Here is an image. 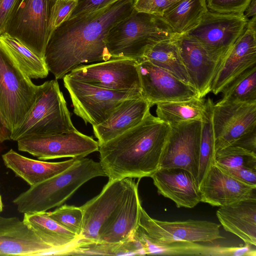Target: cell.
<instances>
[{"instance_id":"6da1fadb","label":"cell","mask_w":256,"mask_h":256,"mask_svg":"<svg viewBox=\"0 0 256 256\" xmlns=\"http://www.w3.org/2000/svg\"><path fill=\"white\" fill-rule=\"evenodd\" d=\"M134 0H118L100 9L62 22L52 33L44 60L56 80L84 63L111 58L106 48L110 30L134 10Z\"/></svg>"},{"instance_id":"7a4b0ae2","label":"cell","mask_w":256,"mask_h":256,"mask_svg":"<svg viewBox=\"0 0 256 256\" xmlns=\"http://www.w3.org/2000/svg\"><path fill=\"white\" fill-rule=\"evenodd\" d=\"M170 126L148 112L136 126L99 145L108 180L150 177L160 168Z\"/></svg>"},{"instance_id":"3957f363","label":"cell","mask_w":256,"mask_h":256,"mask_svg":"<svg viewBox=\"0 0 256 256\" xmlns=\"http://www.w3.org/2000/svg\"><path fill=\"white\" fill-rule=\"evenodd\" d=\"M98 176H106L100 162L85 157L78 158L62 172L30 186L13 203L22 214L46 212L60 206L83 184Z\"/></svg>"},{"instance_id":"277c9868","label":"cell","mask_w":256,"mask_h":256,"mask_svg":"<svg viewBox=\"0 0 256 256\" xmlns=\"http://www.w3.org/2000/svg\"><path fill=\"white\" fill-rule=\"evenodd\" d=\"M175 34L160 16L134 9L110 30L106 48L111 58H130L138 62L150 46L172 38Z\"/></svg>"},{"instance_id":"5b68a950","label":"cell","mask_w":256,"mask_h":256,"mask_svg":"<svg viewBox=\"0 0 256 256\" xmlns=\"http://www.w3.org/2000/svg\"><path fill=\"white\" fill-rule=\"evenodd\" d=\"M56 80L38 86L34 102L19 127L10 134L14 141L32 136L76 130Z\"/></svg>"},{"instance_id":"8992f818","label":"cell","mask_w":256,"mask_h":256,"mask_svg":"<svg viewBox=\"0 0 256 256\" xmlns=\"http://www.w3.org/2000/svg\"><path fill=\"white\" fill-rule=\"evenodd\" d=\"M220 225L205 220L162 221L151 218L141 206L137 226L132 236L144 254L150 246L179 242H214L224 238Z\"/></svg>"},{"instance_id":"52a82bcc","label":"cell","mask_w":256,"mask_h":256,"mask_svg":"<svg viewBox=\"0 0 256 256\" xmlns=\"http://www.w3.org/2000/svg\"><path fill=\"white\" fill-rule=\"evenodd\" d=\"M38 88L0 46V112L10 133L30 110Z\"/></svg>"},{"instance_id":"ba28073f","label":"cell","mask_w":256,"mask_h":256,"mask_svg":"<svg viewBox=\"0 0 256 256\" xmlns=\"http://www.w3.org/2000/svg\"><path fill=\"white\" fill-rule=\"evenodd\" d=\"M74 113L86 124L92 126L106 120L124 100L142 97L140 90L122 91L101 88L84 82L68 74L64 78Z\"/></svg>"},{"instance_id":"9c48e42d","label":"cell","mask_w":256,"mask_h":256,"mask_svg":"<svg viewBox=\"0 0 256 256\" xmlns=\"http://www.w3.org/2000/svg\"><path fill=\"white\" fill-rule=\"evenodd\" d=\"M55 0H16L6 32L44 60L48 22Z\"/></svg>"},{"instance_id":"30bf717a","label":"cell","mask_w":256,"mask_h":256,"mask_svg":"<svg viewBox=\"0 0 256 256\" xmlns=\"http://www.w3.org/2000/svg\"><path fill=\"white\" fill-rule=\"evenodd\" d=\"M132 180H108L98 196L80 206L83 212V222L78 242L100 241L122 204Z\"/></svg>"},{"instance_id":"8fae6325","label":"cell","mask_w":256,"mask_h":256,"mask_svg":"<svg viewBox=\"0 0 256 256\" xmlns=\"http://www.w3.org/2000/svg\"><path fill=\"white\" fill-rule=\"evenodd\" d=\"M248 20L244 14L208 10L198 24L186 34L196 39L220 63L244 30Z\"/></svg>"},{"instance_id":"7c38bea8","label":"cell","mask_w":256,"mask_h":256,"mask_svg":"<svg viewBox=\"0 0 256 256\" xmlns=\"http://www.w3.org/2000/svg\"><path fill=\"white\" fill-rule=\"evenodd\" d=\"M16 142L18 150L28 152L40 160L84 158L99 150L98 142L78 130L30 136Z\"/></svg>"},{"instance_id":"4fadbf2b","label":"cell","mask_w":256,"mask_h":256,"mask_svg":"<svg viewBox=\"0 0 256 256\" xmlns=\"http://www.w3.org/2000/svg\"><path fill=\"white\" fill-rule=\"evenodd\" d=\"M68 74L84 82L107 89L141 92L138 62L132 59L111 58L90 64H81Z\"/></svg>"},{"instance_id":"5bb4252c","label":"cell","mask_w":256,"mask_h":256,"mask_svg":"<svg viewBox=\"0 0 256 256\" xmlns=\"http://www.w3.org/2000/svg\"><path fill=\"white\" fill-rule=\"evenodd\" d=\"M201 128L200 120H191L170 127L159 168H184L190 172L196 180Z\"/></svg>"},{"instance_id":"9a60e30c","label":"cell","mask_w":256,"mask_h":256,"mask_svg":"<svg viewBox=\"0 0 256 256\" xmlns=\"http://www.w3.org/2000/svg\"><path fill=\"white\" fill-rule=\"evenodd\" d=\"M138 66L142 96L150 107L160 102L200 98L192 86L148 60L138 61Z\"/></svg>"},{"instance_id":"2e32d148","label":"cell","mask_w":256,"mask_h":256,"mask_svg":"<svg viewBox=\"0 0 256 256\" xmlns=\"http://www.w3.org/2000/svg\"><path fill=\"white\" fill-rule=\"evenodd\" d=\"M256 63V16L248 19L240 36L220 63L212 81L211 92L215 95L236 77Z\"/></svg>"},{"instance_id":"e0dca14e","label":"cell","mask_w":256,"mask_h":256,"mask_svg":"<svg viewBox=\"0 0 256 256\" xmlns=\"http://www.w3.org/2000/svg\"><path fill=\"white\" fill-rule=\"evenodd\" d=\"M212 124L216 152L256 129V104L218 102L213 106Z\"/></svg>"},{"instance_id":"ac0fdd59","label":"cell","mask_w":256,"mask_h":256,"mask_svg":"<svg viewBox=\"0 0 256 256\" xmlns=\"http://www.w3.org/2000/svg\"><path fill=\"white\" fill-rule=\"evenodd\" d=\"M174 40L188 73L190 84L203 98L210 92L220 62L196 39L187 34H176Z\"/></svg>"},{"instance_id":"d6986e66","label":"cell","mask_w":256,"mask_h":256,"mask_svg":"<svg viewBox=\"0 0 256 256\" xmlns=\"http://www.w3.org/2000/svg\"><path fill=\"white\" fill-rule=\"evenodd\" d=\"M0 254L2 256H56L57 251L18 218L0 216Z\"/></svg>"},{"instance_id":"ffe728a7","label":"cell","mask_w":256,"mask_h":256,"mask_svg":"<svg viewBox=\"0 0 256 256\" xmlns=\"http://www.w3.org/2000/svg\"><path fill=\"white\" fill-rule=\"evenodd\" d=\"M199 188L200 202L212 206L220 207L256 198V187L236 179L216 164L210 168Z\"/></svg>"},{"instance_id":"44dd1931","label":"cell","mask_w":256,"mask_h":256,"mask_svg":"<svg viewBox=\"0 0 256 256\" xmlns=\"http://www.w3.org/2000/svg\"><path fill=\"white\" fill-rule=\"evenodd\" d=\"M150 178L158 192L172 200L178 208H193L201 201L197 181L186 170L159 168Z\"/></svg>"},{"instance_id":"7402d4cb","label":"cell","mask_w":256,"mask_h":256,"mask_svg":"<svg viewBox=\"0 0 256 256\" xmlns=\"http://www.w3.org/2000/svg\"><path fill=\"white\" fill-rule=\"evenodd\" d=\"M150 108L149 102L142 97L124 100L106 120L92 126L99 145L138 125L150 112Z\"/></svg>"},{"instance_id":"603a6c76","label":"cell","mask_w":256,"mask_h":256,"mask_svg":"<svg viewBox=\"0 0 256 256\" xmlns=\"http://www.w3.org/2000/svg\"><path fill=\"white\" fill-rule=\"evenodd\" d=\"M216 215L220 226L246 244L256 246V198L220 206Z\"/></svg>"},{"instance_id":"cb8c5ba5","label":"cell","mask_w":256,"mask_h":256,"mask_svg":"<svg viewBox=\"0 0 256 256\" xmlns=\"http://www.w3.org/2000/svg\"><path fill=\"white\" fill-rule=\"evenodd\" d=\"M138 184L131 180L124 200L116 216L106 228L98 242L114 244L132 238L139 219L142 206Z\"/></svg>"},{"instance_id":"d4e9b609","label":"cell","mask_w":256,"mask_h":256,"mask_svg":"<svg viewBox=\"0 0 256 256\" xmlns=\"http://www.w3.org/2000/svg\"><path fill=\"white\" fill-rule=\"evenodd\" d=\"M5 166L30 186L44 181L71 166L78 158L60 162H48L24 156L12 149L2 155Z\"/></svg>"},{"instance_id":"484cf974","label":"cell","mask_w":256,"mask_h":256,"mask_svg":"<svg viewBox=\"0 0 256 256\" xmlns=\"http://www.w3.org/2000/svg\"><path fill=\"white\" fill-rule=\"evenodd\" d=\"M23 222L44 242L66 255L80 240V236L50 218L46 212L24 214Z\"/></svg>"},{"instance_id":"4316f807","label":"cell","mask_w":256,"mask_h":256,"mask_svg":"<svg viewBox=\"0 0 256 256\" xmlns=\"http://www.w3.org/2000/svg\"><path fill=\"white\" fill-rule=\"evenodd\" d=\"M208 10L206 0H180L160 17L176 34H182L196 26Z\"/></svg>"},{"instance_id":"83f0119b","label":"cell","mask_w":256,"mask_h":256,"mask_svg":"<svg viewBox=\"0 0 256 256\" xmlns=\"http://www.w3.org/2000/svg\"><path fill=\"white\" fill-rule=\"evenodd\" d=\"M0 46L30 79L43 78L48 74L44 60L19 40L6 32L0 36Z\"/></svg>"},{"instance_id":"f1b7e54d","label":"cell","mask_w":256,"mask_h":256,"mask_svg":"<svg viewBox=\"0 0 256 256\" xmlns=\"http://www.w3.org/2000/svg\"><path fill=\"white\" fill-rule=\"evenodd\" d=\"M174 38L160 41L150 46L142 60H148L190 86Z\"/></svg>"},{"instance_id":"f546056e","label":"cell","mask_w":256,"mask_h":256,"mask_svg":"<svg viewBox=\"0 0 256 256\" xmlns=\"http://www.w3.org/2000/svg\"><path fill=\"white\" fill-rule=\"evenodd\" d=\"M206 110V100L202 98L156 104L157 117L170 127L191 120L202 121Z\"/></svg>"},{"instance_id":"4dcf8cb0","label":"cell","mask_w":256,"mask_h":256,"mask_svg":"<svg viewBox=\"0 0 256 256\" xmlns=\"http://www.w3.org/2000/svg\"><path fill=\"white\" fill-rule=\"evenodd\" d=\"M206 110L202 120L200 160L197 182L200 187L210 168L215 164V138L212 124L214 103L210 98L206 100Z\"/></svg>"},{"instance_id":"1f68e13d","label":"cell","mask_w":256,"mask_h":256,"mask_svg":"<svg viewBox=\"0 0 256 256\" xmlns=\"http://www.w3.org/2000/svg\"><path fill=\"white\" fill-rule=\"evenodd\" d=\"M222 92L220 102L256 104V66L236 77Z\"/></svg>"},{"instance_id":"d6a6232c","label":"cell","mask_w":256,"mask_h":256,"mask_svg":"<svg viewBox=\"0 0 256 256\" xmlns=\"http://www.w3.org/2000/svg\"><path fill=\"white\" fill-rule=\"evenodd\" d=\"M142 255L141 245L133 238L119 243L80 242L74 246L66 255Z\"/></svg>"},{"instance_id":"836d02e7","label":"cell","mask_w":256,"mask_h":256,"mask_svg":"<svg viewBox=\"0 0 256 256\" xmlns=\"http://www.w3.org/2000/svg\"><path fill=\"white\" fill-rule=\"evenodd\" d=\"M225 247L210 246L197 242H179L168 244L154 246L146 250V254L225 256Z\"/></svg>"},{"instance_id":"e575fe53","label":"cell","mask_w":256,"mask_h":256,"mask_svg":"<svg viewBox=\"0 0 256 256\" xmlns=\"http://www.w3.org/2000/svg\"><path fill=\"white\" fill-rule=\"evenodd\" d=\"M215 164L223 169L256 168V154L241 147L229 146L216 152Z\"/></svg>"},{"instance_id":"d590c367","label":"cell","mask_w":256,"mask_h":256,"mask_svg":"<svg viewBox=\"0 0 256 256\" xmlns=\"http://www.w3.org/2000/svg\"><path fill=\"white\" fill-rule=\"evenodd\" d=\"M46 213L50 218L80 238L83 222V212L80 207L64 205Z\"/></svg>"},{"instance_id":"8d00e7d4","label":"cell","mask_w":256,"mask_h":256,"mask_svg":"<svg viewBox=\"0 0 256 256\" xmlns=\"http://www.w3.org/2000/svg\"><path fill=\"white\" fill-rule=\"evenodd\" d=\"M75 0H55L52 6L48 22L50 37L52 32L68 20L78 4Z\"/></svg>"},{"instance_id":"74e56055","label":"cell","mask_w":256,"mask_h":256,"mask_svg":"<svg viewBox=\"0 0 256 256\" xmlns=\"http://www.w3.org/2000/svg\"><path fill=\"white\" fill-rule=\"evenodd\" d=\"M208 10L218 13L244 14L251 0H206Z\"/></svg>"},{"instance_id":"f35d334b","label":"cell","mask_w":256,"mask_h":256,"mask_svg":"<svg viewBox=\"0 0 256 256\" xmlns=\"http://www.w3.org/2000/svg\"><path fill=\"white\" fill-rule=\"evenodd\" d=\"M172 4L169 0H134L133 6L138 12L160 16Z\"/></svg>"},{"instance_id":"ab89813d","label":"cell","mask_w":256,"mask_h":256,"mask_svg":"<svg viewBox=\"0 0 256 256\" xmlns=\"http://www.w3.org/2000/svg\"><path fill=\"white\" fill-rule=\"evenodd\" d=\"M118 0H78V4L70 18L100 9Z\"/></svg>"},{"instance_id":"60d3db41","label":"cell","mask_w":256,"mask_h":256,"mask_svg":"<svg viewBox=\"0 0 256 256\" xmlns=\"http://www.w3.org/2000/svg\"><path fill=\"white\" fill-rule=\"evenodd\" d=\"M221 169L236 179L256 187V168L243 167L237 168Z\"/></svg>"},{"instance_id":"b9f144b4","label":"cell","mask_w":256,"mask_h":256,"mask_svg":"<svg viewBox=\"0 0 256 256\" xmlns=\"http://www.w3.org/2000/svg\"><path fill=\"white\" fill-rule=\"evenodd\" d=\"M16 0H0V36L6 32Z\"/></svg>"},{"instance_id":"7bdbcfd3","label":"cell","mask_w":256,"mask_h":256,"mask_svg":"<svg viewBox=\"0 0 256 256\" xmlns=\"http://www.w3.org/2000/svg\"><path fill=\"white\" fill-rule=\"evenodd\" d=\"M230 146H238L256 154V129L246 133Z\"/></svg>"},{"instance_id":"ee69618b","label":"cell","mask_w":256,"mask_h":256,"mask_svg":"<svg viewBox=\"0 0 256 256\" xmlns=\"http://www.w3.org/2000/svg\"><path fill=\"white\" fill-rule=\"evenodd\" d=\"M10 134L0 112V142L10 140Z\"/></svg>"},{"instance_id":"f6af8a7d","label":"cell","mask_w":256,"mask_h":256,"mask_svg":"<svg viewBox=\"0 0 256 256\" xmlns=\"http://www.w3.org/2000/svg\"><path fill=\"white\" fill-rule=\"evenodd\" d=\"M244 14L248 20L256 16V0H251Z\"/></svg>"},{"instance_id":"bcb514c9","label":"cell","mask_w":256,"mask_h":256,"mask_svg":"<svg viewBox=\"0 0 256 256\" xmlns=\"http://www.w3.org/2000/svg\"><path fill=\"white\" fill-rule=\"evenodd\" d=\"M3 208H4L3 204L2 202V197H1L0 194V213L2 211Z\"/></svg>"},{"instance_id":"7dc6e473","label":"cell","mask_w":256,"mask_h":256,"mask_svg":"<svg viewBox=\"0 0 256 256\" xmlns=\"http://www.w3.org/2000/svg\"><path fill=\"white\" fill-rule=\"evenodd\" d=\"M170 2L172 3V4H174L175 2H178L180 0H169Z\"/></svg>"},{"instance_id":"c3c4849f","label":"cell","mask_w":256,"mask_h":256,"mask_svg":"<svg viewBox=\"0 0 256 256\" xmlns=\"http://www.w3.org/2000/svg\"></svg>"},{"instance_id":"681fc988","label":"cell","mask_w":256,"mask_h":256,"mask_svg":"<svg viewBox=\"0 0 256 256\" xmlns=\"http://www.w3.org/2000/svg\"><path fill=\"white\" fill-rule=\"evenodd\" d=\"M77 0V1H78V0Z\"/></svg>"}]
</instances>
